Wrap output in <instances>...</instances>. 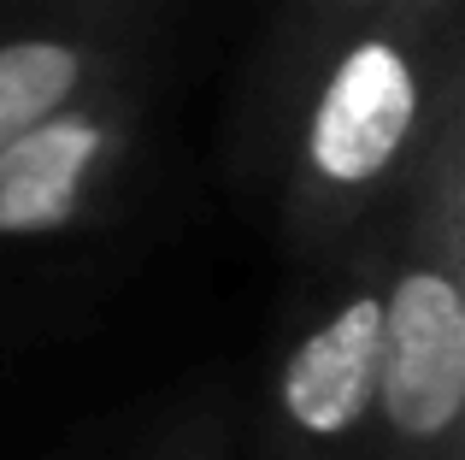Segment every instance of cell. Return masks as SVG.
Instances as JSON below:
<instances>
[{
    "mask_svg": "<svg viewBox=\"0 0 465 460\" xmlns=\"http://www.w3.org/2000/svg\"><path fill=\"white\" fill-rule=\"evenodd\" d=\"M142 460H236V407L218 390L189 395L183 407H171Z\"/></svg>",
    "mask_w": 465,
    "mask_h": 460,
    "instance_id": "7",
    "label": "cell"
},
{
    "mask_svg": "<svg viewBox=\"0 0 465 460\" xmlns=\"http://www.w3.org/2000/svg\"><path fill=\"white\" fill-rule=\"evenodd\" d=\"M389 213L330 260L295 272L301 284L253 395V460H360L377 390Z\"/></svg>",
    "mask_w": 465,
    "mask_h": 460,
    "instance_id": "3",
    "label": "cell"
},
{
    "mask_svg": "<svg viewBox=\"0 0 465 460\" xmlns=\"http://www.w3.org/2000/svg\"><path fill=\"white\" fill-rule=\"evenodd\" d=\"M383 6H395V0H277L272 6V24H265L260 47H253V59H248L236 125H230V160H236L242 177H253V184L272 177L283 125H289V113H295L307 77L318 71V59H324L353 24H365Z\"/></svg>",
    "mask_w": 465,
    "mask_h": 460,
    "instance_id": "6",
    "label": "cell"
},
{
    "mask_svg": "<svg viewBox=\"0 0 465 460\" xmlns=\"http://www.w3.org/2000/svg\"><path fill=\"white\" fill-rule=\"evenodd\" d=\"M159 118V59L0 142V248H59L124 207Z\"/></svg>",
    "mask_w": 465,
    "mask_h": 460,
    "instance_id": "4",
    "label": "cell"
},
{
    "mask_svg": "<svg viewBox=\"0 0 465 460\" xmlns=\"http://www.w3.org/2000/svg\"><path fill=\"white\" fill-rule=\"evenodd\" d=\"M360 460H465V101L442 113L389 213Z\"/></svg>",
    "mask_w": 465,
    "mask_h": 460,
    "instance_id": "2",
    "label": "cell"
},
{
    "mask_svg": "<svg viewBox=\"0 0 465 460\" xmlns=\"http://www.w3.org/2000/svg\"><path fill=\"white\" fill-rule=\"evenodd\" d=\"M454 101H465V0H395L318 59L265 177L295 272L395 207Z\"/></svg>",
    "mask_w": 465,
    "mask_h": 460,
    "instance_id": "1",
    "label": "cell"
},
{
    "mask_svg": "<svg viewBox=\"0 0 465 460\" xmlns=\"http://www.w3.org/2000/svg\"><path fill=\"white\" fill-rule=\"evenodd\" d=\"M171 0H0V142L159 59Z\"/></svg>",
    "mask_w": 465,
    "mask_h": 460,
    "instance_id": "5",
    "label": "cell"
}]
</instances>
